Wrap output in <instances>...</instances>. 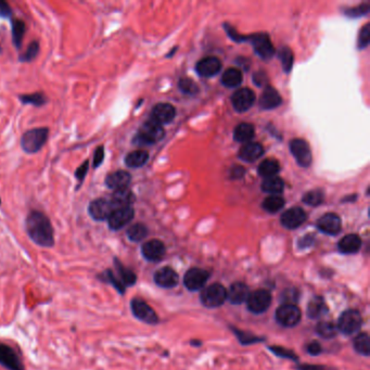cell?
<instances>
[{"instance_id":"obj_1","label":"cell","mask_w":370,"mask_h":370,"mask_svg":"<svg viewBox=\"0 0 370 370\" xmlns=\"http://www.w3.org/2000/svg\"><path fill=\"white\" fill-rule=\"evenodd\" d=\"M25 228L27 236L35 245L41 247L54 246V232L51 222L44 213L32 211L26 217Z\"/></svg>"},{"instance_id":"obj_2","label":"cell","mask_w":370,"mask_h":370,"mask_svg":"<svg viewBox=\"0 0 370 370\" xmlns=\"http://www.w3.org/2000/svg\"><path fill=\"white\" fill-rule=\"evenodd\" d=\"M49 130L46 127L34 128L26 131L21 138V147L24 152L33 154L44 147L46 143Z\"/></svg>"},{"instance_id":"obj_3","label":"cell","mask_w":370,"mask_h":370,"mask_svg":"<svg viewBox=\"0 0 370 370\" xmlns=\"http://www.w3.org/2000/svg\"><path fill=\"white\" fill-rule=\"evenodd\" d=\"M163 137H164V129L162 125L150 119L139 128L138 134L134 138V142L140 145L152 144L160 141Z\"/></svg>"},{"instance_id":"obj_4","label":"cell","mask_w":370,"mask_h":370,"mask_svg":"<svg viewBox=\"0 0 370 370\" xmlns=\"http://www.w3.org/2000/svg\"><path fill=\"white\" fill-rule=\"evenodd\" d=\"M200 299L205 307H220L227 300V290L221 283H213L209 287L203 288Z\"/></svg>"},{"instance_id":"obj_5","label":"cell","mask_w":370,"mask_h":370,"mask_svg":"<svg viewBox=\"0 0 370 370\" xmlns=\"http://www.w3.org/2000/svg\"><path fill=\"white\" fill-rule=\"evenodd\" d=\"M362 324L363 318L361 313L356 309H348L340 316L337 328L344 335L351 336L361 329Z\"/></svg>"},{"instance_id":"obj_6","label":"cell","mask_w":370,"mask_h":370,"mask_svg":"<svg viewBox=\"0 0 370 370\" xmlns=\"http://www.w3.org/2000/svg\"><path fill=\"white\" fill-rule=\"evenodd\" d=\"M275 316L279 325L286 328H292L301 321L302 314L296 305L282 304L277 308Z\"/></svg>"},{"instance_id":"obj_7","label":"cell","mask_w":370,"mask_h":370,"mask_svg":"<svg viewBox=\"0 0 370 370\" xmlns=\"http://www.w3.org/2000/svg\"><path fill=\"white\" fill-rule=\"evenodd\" d=\"M130 309L132 315L144 324L154 326L159 323V316L154 309L141 299H132L130 302Z\"/></svg>"},{"instance_id":"obj_8","label":"cell","mask_w":370,"mask_h":370,"mask_svg":"<svg viewBox=\"0 0 370 370\" xmlns=\"http://www.w3.org/2000/svg\"><path fill=\"white\" fill-rule=\"evenodd\" d=\"M248 311L253 314H263L271 304V294L269 291L259 289L250 293L247 300Z\"/></svg>"},{"instance_id":"obj_9","label":"cell","mask_w":370,"mask_h":370,"mask_svg":"<svg viewBox=\"0 0 370 370\" xmlns=\"http://www.w3.org/2000/svg\"><path fill=\"white\" fill-rule=\"evenodd\" d=\"M117 210L110 199H96L90 202L88 206V213L94 221L103 222L108 221L113 212Z\"/></svg>"},{"instance_id":"obj_10","label":"cell","mask_w":370,"mask_h":370,"mask_svg":"<svg viewBox=\"0 0 370 370\" xmlns=\"http://www.w3.org/2000/svg\"><path fill=\"white\" fill-rule=\"evenodd\" d=\"M0 366L7 370H25L19 354L5 343H0Z\"/></svg>"},{"instance_id":"obj_11","label":"cell","mask_w":370,"mask_h":370,"mask_svg":"<svg viewBox=\"0 0 370 370\" xmlns=\"http://www.w3.org/2000/svg\"><path fill=\"white\" fill-rule=\"evenodd\" d=\"M210 278L209 271L202 268H190L184 277L185 287L190 291H199L204 288Z\"/></svg>"},{"instance_id":"obj_12","label":"cell","mask_w":370,"mask_h":370,"mask_svg":"<svg viewBox=\"0 0 370 370\" xmlns=\"http://www.w3.org/2000/svg\"><path fill=\"white\" fill-rule=\"evenodd\" d=\"M290 150L294 155L296 162L303 167H307L312 164V151L308 143L303 139L296 138L290 142Z\"/></svg>"},{"instance_id":"obj_13","label":"cell","mask_w":370,"mask_h":370,"mask_svg":"<svg viewBox=\"0 0 370 370\" xmlns=\"http://www.w3.org/2000/svg\"><path fill=\"white\" fill-rule=\"evenodd\" d=\"M134 216L135 211L131 206H126V208L115 210L111 216L108 218L109 228L114 230V232L122 229L127 224H129L132 221Z\"/></svg>"},{"instance_id":"obj_14","label":"cell","mask_w":370,"mask_h":370,"mask_svg":"<svg viewBox=\"0 0 370 370\" xmlns=\"http://www.w3.org/2000/svg\"><path fill=\"white\" fill-rule=\"evenodd\" d=\"M165 253L166 248L164 244L157 239L144 242L141 247L142 256L149 262H159L164 257Z\"/></svg>"},{"instance_id":"obj_15","label":"cell","mask_w":370,"mask_h":370,"mask_svg":"<svg viewBox=\"0 0 370 370\" xmlns=\"http://www.w3.org/2000/svg\"><path fill=\"white\" fill-rule=\"evenodd\" d=\"M233 106L238 112H246L255 102V94L248 88H241L233 95Z\"/></svg>"},{"instance_id":"obj_16","label":"cell","mask_w":370,"mask_h":370,"mask_svg":"<svg viewBox=\"0 0 370 370\" xmlns=\"http://www.w3.org/2000/svg\"><path fill=\"white\" fill-rule=\"evenodd\" d=\"M317 228L327 235H338L342 228L341 218L335 213H327L317 221Z\"/></svg>"},{"instance_id":"obj_17","label":"cell","mask_w":370,"mask_h":370,"mask_svg":"<svg viewBox=\"0 0 370 370\" xmlns=\"http://www.w3.org/2000/svg\"><path fill=\"white\" fill-rule=\"evenodd\" d=\"M254 49L260 58L265 60L270 59L275 53V48L272 46L267 34H255L250 38Z\"/></svg>"},{"instance_id":"obj_18","label":"cell","mask_w":370,"mask_h":370,"mask_svg":"<svg viewBox=\"0 0 370 370\" xmlns=\"http://www.w3.org/2000/svg\"><path fill=\"white\" fill-rule=\"evenodd\" d=\"M306 213L301 208H292L284 212L281 215L280 222L283 227L288 229H295L300 227L306 221Z\"/></svg>"},{"instance_id":"obj_19","label":"cell","mask_w":370,"mask_h":370,"mask_svg":"<svg viewBox=\"0 0 370 370\" xmlns=\"http://www.w3.org/2000/svg\"><path fill=\"white\" fill-rule=\"evenodd\" d=\"M176 115L175 108L169 103H157L151 112V120L157 124L164 125L171 123Z\"/></svg>"},{"instance_id":"obj_20","label":"cell","mask_w":370,"mask_h":370,"mask_svg":"<svg viewBox=\"0 0 370 370\" xmlns=\"http://www.w3.org/2000/svg\"><path fill=\"white\" fill-rule=\"evenodd\" d=\"M178 281H179V278H178L177 272H176L173 268L168 267V266L160 268L159 270H156L154 274V282L161 288H165V289L174 288L177 286Z\"/></svg>"},{"instance_id":"obj_21","label":"cell","mask_w":370,"mask_h":370,"mask_svg":"<svg viewBox=\"0 0 370 370\" xmlns=\"http://www.w3.org/2000/svg\"><path fill=\"white\" fill-rule=\"evenodd\" d=\"M131 180V176L126 171H117L114 173L109 174L106 178V185L108 188L114 190H123L127 189Z\"/></svg>"},{"instance_id":"obj_22","label":"cell","mask_w":370,"mask_h":370,"mask_svg":"<svg viewBox=\"0 0 370 370\" xmlns=\"http://www.w3.org/2000/svg\"><path fill=\"white\" fill-rule=\"evenodd\" d=\"M222 69V62L216 57H206L198 62L196 70L199 75L204 77H210L217 74Z\"/></svg>"},{"instance_id":"obj_23","label":"cell","mask_w":370,"mask_h":370,"mask_svg":"<svg viewBox=\"0 0 370 370\" xmlns=\"http://www.w3.org/2000/svg\"><path fill=\"white\" fill-rule=\"evenodd\" d=\"M250 289L244 282H235L227 291V299L232 304L239 305L247 302L250 295Z\"/></svg>"},{"instance_id":"obj_24","label":"cell","mask_w":370,"mask_h":370,"mask_svg":"<svg viewBox=\"0 0 370 370\" xmlns=\"http://www.w3.org/2000/svg\"><path fill=\"white\" fill-rule=\"evenodd\" d=\"M362 239L360 236L355 234H350L339 241L338 248L343 254H355L361 250Z\"/></svg>"},{"instance_id":"obj_25","label":"cell","mask_w":370,"mask_h":370,"mask_svg":"<svg viewBox=\"0 0 370 370\" xmlns=\"http://www.w3.org/2000/svg\"><path fill=\"white\" fill-rule=\"evenodd\" d=\"M264 153L263 145L258 142H247L239 150V157L245 162H254Z\"/></svg>"},{"instance_id":"obj_26","label":"cell","mask_w":370,"mask_h":370,"mask_svg":"<svg viewBox=\"0 0 370 370\" xmlns=\"http://www.w3.org/2000/svg\"><path fill=\"white\" fill-rule=\"evenodd\" d=\"M282 99L275 88L267 86L259 98V106L266 110L275 109L281 105Z\"/></svg>"},{"instance_id":"obj_27","label":"cell","mask_w":370,"mask_h":370,"mask_svg":"<svg viewBox=\"0 0 370 370\" xmlns=\"http://www.w3.org/2000/svg\"><path fill=\"white\" fill-rule=\"evenodd\" d=\"M114 265H115V274L120 278L121 282L123 283L125 288H128L134 286L137 281V276L131 269L125 267V266L120 262L118 258H114Z\"/></svg>"},{"instance_id":"obj_28","label":"cell","mask_w":370,"mask_h":370,"mask_svg":"<svg viewBox=\"0 0 370 370\" xmlns=\"http://www.w3.org/2000/svg\"><path fill=\"white\" fill-rule=\"evenodd\" d=\"M328 313V306H327L325 300L321 296H314L309 301L307 305V316L312 319L321 318Z\"/></svg>"},{"instance_id":"obj_29","label":"cell","mask_w":370,"mask_h":370,"mask_svg":"<svg viewBox=\"0 0 370 370\" xmlns=\"http://www.w3.org/2000/svg\"><path fill=\"white\" fill-rule=\"evenodd\" d=\"M111 202L115 206V209H122L126 208V206H131V203L134 202V195L132 192L123 189V190H119V191H114L113 195L110 198Z\"/></svg>"},{"instance_id":"obj_30","label":"cell","mask_w":370,"mask_h":370,"mask_svg":"<svg viewBox=\"0 0 370 370\" xmlns=\"http://www.w3.org/2000/svg\"><path fill=\"white\" fill-rule=\"evenodd\" d=\"M98 279L107 284H111V286L118 291L120 294H124L126 288L123 286V283L121 282L120 278L115 274V271L113 269H106L103 270L100 275H98Z\"/></svg>"},{"instance_id":"obj_31","label":"cell","mask_w":370,"mask_h":370,"mask_svg":"<svg viewBox=\"0 0 370 370\" xmlns=\"http://www.w3.org/2000/svg\"><path fill=\"white\" fill-rule=\"evenodd\" d=\"M255 134L254 126L248 123H241L234 130V138L238 142H250Z\"/></svg>"},{"instance_id":"obj_32","label":"cell","mask_w":370,"mask_h":370,"mask_svg":"<svg viewBox=\"0 0 370 370\" xmlns=\"http://www.w3.org/2000/svg\"><path fill=\"white\" fill-rule=\"evenodd\" d=\"M149 160V153L144 150H135L132 152L128 153L125 157V164L131 167L137 168L143 166Z\"/></svg>"},{"instance_id":"obj_33","label":"cell","mask_w":370,"mask_h":370,"mask_svg":"<svg viewBox=\"0 0 370 370\" xmlns=\"http://www.w3.org/2000/svg\"><path fill=\"white\" fill-rule=\"evenodd\" d=\"M283 187V180L280 177L274 176V177L265 178L262 184V190L266 193H270L271 196H277L282 192Z\"/></svg>"},{"instance_id":"obj_34","label":"cell","mask_w":370,"mask_h":370,"mask_svg":"<svg viewBox=\"0 0 370 370\" xmlns=\"http://www.w3.org/2000/svg\"><path fill=\"white\" fill-rule=\"evenodd\" d=\"M279 171H280V165L275 159H266L258 166V174L265 178L274 177Z\"/></svg>"},{"instance_id":"obj_35","label":"cell","mask_w":370,"mask_h":370,"mask_svg":"<svg viewBox=\"0 0 370 370\" xmlns=\"http://www.w3.org/2000/svg\"><path fill=\"white\" fill-rule=\"evenodd\" d=\"M222 83L226 87H237L242 83V72L239 69H228L222 77Z\"/></svg>"},{"instance_id":"obj_36","label":"cell","mask_w":370,"mask_h":370,"mask_svg":"<svg viewBox=\"0 0 370 370\" xmlns=\"http://www.w3.org/2000/svg\"><path fill=\"white\" fill-rule=\"evenodd\" d=\"M353 345L354 350L359 354L364 356L370 355V338L366 332H362L360 335H357L354 338Z\"/></svg>"},{"instance_id":"obj_37","label":"cell","mask_w":370,"mask_h":370,"mask_svg":"<svg viewBox=\"0 0 370 370\" xmlns=\"http://www.w3.org/2000/svg\"><path fill=\"white\" fill-rule=\"evenodd\" d=\"M126 235L127 237H128V239L130 241L140 242L148 236V228L145 227L143 224H140V223L134 224V225L127 229Z\"/></svg>"},{"instance_id":"obj_38","label":"cell","mask_w":370,"mask_h":370,"mask_svg":"<svg viewBox=\"0 0 370 370\" xmlns=\"http://www.w3.org/2000/svg\"><path fill=\"white\" fill-rule=\"evenodd\" d=\"M25 31H26L25 23H24L22 20L12 21V40H13V44L16 48L21 47Z\"/></svg>"},{"instance_id":"obj_39","label":"cell","mask_w":370,"mask_h":370,"mask_svg":"<svg viewBox=\"0 0 370 370\" xmlns=\"http://www.w3.org/2000/svg\"><path fill=\"white\" fill-rule=\"evenodd\" d=\"M316 332L324 339H332L337 336L338 328L331 321H319L316 326Z\"/></svg>"},{"instance_id":"obj_40","label":"cell","mask_w":370,"mask_h":370,"mask_svg":"<svg viewBox=\"0 0 370 370\" xmlns=\"http://www.w3.org/2000/svg\"><path fill=\"white\" fill-rule=\"evenodd\" d=\"M284 204H286L284 199L280 196H270L264 200L262 206L265 211L269 212V213H276V212L280 211L283 208Z\"/></svg>"},{"instance_id":"obj_41","label":"cell","mask_w":370,"mask_h":370,"mask_svg":"<svg viewBox=\"0 0 370 370\" xmlns=\"http://www.w3.org/2000/svg\"><path fill=\"white\" fill-rule=\"evenodd\" d=\"M279 59H280L282 69L284 72L289 73L293 66V52L288 47H281L278 52Z\"/></svg>"},{"instance_id":"obj_42","label":"cell","mask_w":370,"mask_h":370,"mask_svg":"<svg viewBox=\"0 0 370 370\" xmlns=\"http://www.w3.org/2000/svg\"><path fill=\"white\" fill-rule=\"evenodd\" d=\"M324 200H325V193L323 192V190H319V189L308 191L307 193H305L304 197H303V202L308 205H312V206L320 205L324 202Z\"/></svg>"},{"instance_id":"obj_43","label":"cell","mask_w":370,"mask_h":370,"mask_svg":"<svg viewBox=\"0 0 370 370\" xmlns=\"http://www.w3.org/2000/svg\"><path fill=\"white\" fill-rule=\"evenodd\" d=\"M300 299V291L296 288H288L282 291L280 300L282 304H292L295 305Z\"/></svg>"},{"instance_id":"obj_44","label":"cell","mask_w":370,"mask_h":370,"mask_svg":"<svg viewBox=\"0 0 370 370\" xmlns=\"http://www.w3.org/2000/svg\"><path fill=\"white\" fill-rule=\"evenodd\" d=\"M178 87L179 89L186 95H190V96H195L199 93V87L198 85L193 82L190 78L184 77L178 82Z\"/></svg>"},{"instance_id":"obj_45","label":"cell","mask_w":370,"mask_h":370,"mask_svg":"<svg viewBox=\"0 0 370 370\" xmlns=\"http://www.w3.org/2000/svg\"><path fill=\"white\" fill-rule=\"evenodd\" d=\"M39 52V44L38 41H32L29 44L28 48L26 51L20 56V60L22 62H29L33 61V60L37 57V54Z\"/></svg>"},{"instance_id":"obj_46","label":"cell","mask_w":370,"mask_h":370,"mask_svg":"<svg viewBox=\"0 0 370 370\" xmlns=\"http://www.w3.org/2000/svg\"><path fill=\"white\" fill-rule=\"evenodd\" d=\"M234 332L236 337L238 338V340L240 341L241 344H253V343H256V342H259V341H264V338H257V337H254L252 335H250V333H246L244 331H241L239 329H236V328H230Z\"/></svg>"},{"instance_id":"obj_47","label":"cell","mask_w":370,"mask_h":370,"mask_svg":"<svg viewBox=\"0 0 370 370\" xmlns=\"http://www.w3.org/2000/svg\"><path fill=\"white\" fill-rule=\"evenodd\" d=\"M23 103H31L33 106H42L45 105L47 99L45 95L42 94H32V95H23L20 97Z\"/></svg>"},{"instance_id":"obj_48","label":"cell","mask_w":370,"mask_h":370,"mask_svg":"<svg viewBox=\"0 0 370 370\" xmlns=\"http://www.w3.org/2000/svg\"><path fill=\"white\" fill-rule=\"evenodd\" d=\"M269 350L274 353L275 355L282 357V359H288L291 361H298V356L294 354L293 351H290L286 348L282 347H269Z\"/></svg>"},{"instance_id":"obj_49","label":"cell","mask_w":370,"mask_h":370,"mask_svg":"<svg viewBox=\"0 0 370 370\" xmlns=\"http://www.w3.org/2000/svg\"><path fill=\"white\" fill-rule=\"evenodd\" d=\"M369 38H370V26H369V24H366V25L362 28V31L359 36V41H357L359 48H361V49L366 48L369 44Z\"/></svg>"},{"instance_id":"obj_50","label":"cell","mask_w":370,"mask_h":370,"mask_svg":"<svg viewBox=\"0 0 370 370\" xmlns=\"http://www.w3.org/2000/svg\"><path fill=\"white\" fill-rule=\"evenodd\" d=\"M369 11V5L368 4H361L359 7L355 8H351L349 11H347V14L351 17L354 16H360L363 14H366Z\"/></svg>"},{"instance_id":"obj_51","label":"cell","mask_w":370,"mask_h":370,"mask_svg":"<svg viewBox=\"0 0 370 370\" xmlns=\"http://www.w3.org/2000/svg\"><path fill=\"white\" fill-rule=\"evenodd\" d=\"M306 352L312 356H317L321 354L323 352V347H321L320 343L317 341H312L311 343H308L306 345Z\"/></svg>"},{"instance_id":"obj_52","label":"cell","mask_w":370,"mask_h":370,"mask_svg":"<svg viewBox=\"0 0 370 370\" xmlns=\"http://www.w3.org/2000/svg\"><path fill=\"white\" fill-rule=\"evenodd\" d=\"M88 167H89V161H85L83 164L76 169L75 172V177L80 180L83 181L84 178L86 177V174L88 172Z\"/></svg>"},{"instance_id":"obj_53","label":"cell","mask_w":370,"mask_h":370,"mask_svg":"<svg viewBox=\"0 0 370 370\" xmlns=\"http://www.w3.org/2000/svg\"><path fill=\"white\" fill-rule=\"evenodd\" d=\"M267 75L265 74L264 72H257L255 74L253 75V82L257 86H266V83H267Z\"/></svg>"},{"instance_id":"obj_54","label":"cell","mask_w":370,"mask_h":370,"mask_svg":"<svg viewBox=\"0 0 370 370\" xmlns=\"http://www.w3.org/2000/svg\"><path fill=\"white\" fill-rule=\"evenodd\" d=\"M315 242V237L313 235H306L299 240V247L300 248H306L312 247Z\"/></svg>"},{"instance_id":"obj_55","label":"cell","mask_w":370,"mask_h":370,"mask_svg":"<svg viewBox=\"0 0 370 370\" xmlns=\"http://www.w3.org/2000/svg\"><path fill=\"white\" fill-rule=\"evenodd\" d=\"M105 160V149L103 147H99L96 150L94 156V167H99L101 163Z\"/></svg>"},{"instance_id":"obj_56","label":"cell","mask_w":370,"mask_h":370,"mask_svg":"<svg viewBox=\"0 0 370 370\" xmlns=\"http://www.w3.org/2000/svg\"><path fill=\"white\" fill-rule=\"evenodd\" d=\"M245 174H246V169H245L244 166L237 165V166H234L232 169H230V177H232L233 179H239Z\"/></svg>"},{"instance_id":"obj_57","label":"cell","mask_w":370,"mask_h":370,"mask_svg":"<svg viewBox=\"0 0 370 370\" xmlns=\"http://www.w3.org/2000/svg\"><path fill=\"white\" fill-rule=\"evenodd\" d=\"M12 14L11 7L8 2L0 0V16L1 17H10Z\"/></svg>"},{"instance_id":"obj_58","label":"cell","mask_w":370,"mask_h":370,"mask_svg":"<svg viewBox=\"0 0 370 370\" xmlns=\"http://www.w3.org/2000/svg\"><path fill=\"white\" fill-rule=\"evenodd\" d=\"M226 29H227V33L229 34L230 37H232L236 41H244V40L247 39V37H244V36H241V35L237 33L235 31V28L232 27V26H226Z\"/></svg>"},{"instance_id":"obj_59","label":"cell","mask_w":370,"mask_h":370,"mask_svg":"<svg viewBox=\"0 0 370 370\" xmlns=\"http://www.w3.org/2000/svg\"><path fill=\"white\" fill-rule=\"evenodd\" d=\"M298 370H327V368L320 365H308V364H303V365L298 366Z\"/></svg>"},{"instance_id":"obj_60","label":"cell","mask_w":370,"mask_h":370,"mask_svg":"<svg viewBox=\"0 0 370 370\" xmlns=\"http://www.w3.org/2000/svg\"><path fill=\"white\" fill-rule=\"evenodd\" d=\"M191 344L192 345H198V347H200V345H201V342H200V341H191Z\"/></svg>"},{"instance_id":"obj_61","label":"cell","mask_w":370,"mask_h":370,"mask_svg":"<svg viewBox=\"0 0 370 370\" xmlns=\"http://www.w3.org/2000/svg\"><path fill=\"white\" fill-rule=\"evenodd\" d=\"M1 50H2V49H1V47H0V52H1Z\"/></svg>"}]
</instances>
